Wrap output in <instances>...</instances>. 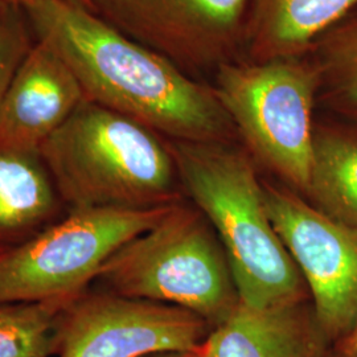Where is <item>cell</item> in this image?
<instances>
[{
  "label": "cell",
  "mask_w": 357,
  "mask_h": 357,
  "mask_svg": "<svg viewBox=\"0 0 357 357\" xmlns=\"http://www.w3.org/2000/svg\"><path fill=\"white\" fill-rule=\"evenodd\" d=\"M22 10L35 38L70 66L88 101L168 141L217 143L234 137L213 86L195 81L93 11L54 0L33 1Z\"/></svg>",
  "instance_id": "cell-1"
},
{
  "label": "cell",
  "mask_w": 357,
  "mask_h": 357,
  "mask_svg": "<svg viewBox=\"0 0 357 357\" xmlns=\"http://www.w3.org/2000/svg\"><path fill=\"white\" fill-rule=\"evenodd\" d=\"M168 144L180 185L224 248L240 301L257 307L310 301L306 282L268 216L264 183L248 151L231 142Z\"/></svg>",
  "instance_id": "cell-2"
},
{
  "label": "cell",
  "mask_w": 357,
  "mask_h": 357,
  "mask_svg": "<svg viewBox=\"0 0 357 357\" xmlns=\"http://www.w3.org/2000/svg\"><path fill=\"white\" fill-rule=\"evenodd\" d=\"M38 151L69 212L153 209L181 202L166 138L88 100Z\"/></svg>",
  "instance_id": "cell-3"
},
{
  "label": "cell",
  "mask_w": 357,
  "mask_h": 357,
  "mask_svg": "<svg viewBox=\"0 0 357 357\" xmlns=\"http://www.w3.org/2000/svg\"><path fill=\"white\" fill-rule=\"evenodd\" d=\"M97 280L110 293L191 311L212 327L240 301L215 230L181 202L112 255Z\"/></svg>",
  "instance_id": "cell-4"
},
{
  "label": "cell",
  "mask_w": 357,
  "mask_h": 357,
  "mask_svg": "<svg viewBox=\"0 0 357 357\" xmlns=\"http://www.w3.org/2000/svg\"><path fill=\"white\" fill-rule=\"evenodd\" d=\"M213 89L253 160L306 195L320 91L314 60H234L217 68Z\"/></svg>",
  "instance_id": "cell-5"
},
{
  "label": "cell",
  "mask_w": 357,
  "mask_h": 357,
  "mask_svg": "<svg viewBox=\"0 0 357 357\" xmlns=\"http://www.w3.org/2000/svg\"><path fill=\"white\" fill-rule=\"evenodd\" d=\"M174 205L69 212L33 238L0 252V305L72 303L88 291L112 255Z\"/></svg>",
  "instance_id": "cell-6"
},
{
  "label": "cell",
  "mask_w": 357,
  "mask_h": 357,
  "mask_svg": "<svg viewBox=\"0 0 357 357\" xmlns=\"http://www.w3.org/2000/svg\"><path fill=\"white\" fill-rule=\"evenodd\" d=\"M268 216L306 282L321 331L332 345L357 321V230L302 195L264 184Z\"/></svg>",
  "instance_id": "cell-7"
},
{
  "label": "cell",
  "mask_w": 357,
  "mask_h": 357,
  "mask_svg": "<svg viewBox=\"0 0 357 357\" xmlns=\"http://www.w3.org/2000/svg\"><path fill=\"white\" fill-rule=\"evenodd\" d=\"M212 326L191 311L110 293H86L56 324L54 357H146L192 352Z\"/></svg>",
  "instance_id": "cell-8"
},
{
  "label": "cell",
  "mask_w": 357,
  "mask_h": 357,
  "mask_svg": "<svg viewBox=\"0 0 357 357\" xmlns=\"http://www.w3.org/2000/svg\"><path fill=\"white\" fill-rule=\"evenodd\" d=\"M252 0H94L93 13L184 72L234 61Z\"/></svg>",
  "instance_id": "cell-9"
},
{
  "label": "cell",
  "mask_w": 357,
  "mask_h": 357,
  "mask_svg": "<svg viewBox=\"0 0 357 357\" xmlns=\"http://www.w3.org/2000/svg\"><path fill=\"white\" fill-rule=\"evenodd\" d=\"M85 100L70 66L48 44L35 38L0 110V144L40 150Z\"/></svg>",
  "instance_id": "cell-10"
},
{
  "label": "cell",
  "mask_w": 357,
  "mask_h": 357,
  "mask_svg": "<svg viewBox=\"0 0 357 357\" xmlns=\"http://www.w3.org/2000/svg\"><path fill=\"white\" fill-rule=\"evenodd\" d=\"M332 344L310 301L250 306L238 301L211 328L197 357H324Z\"/></svg>",
  "instance_id": "cell-11"
},
{
  "label": "cell",
  "mask_w": 357,
  "mask_h": 357,
  "mask_svg": "<svg viewBox=\"0 0 357 357\" xmlns=\"http://www.w3.org/2000/svg\"><path fill=\"white\" fill-rule=\"evenodd\" d=\"M68 213L40 151L0 144V250L33 238Z\"/></svg>",
  "instance_id": "cell-12"
},
{
  "label": "cell",
  "mask_w": 357,
  "mask_h": 357,
  "mask_svg": "<svg viewBox=\"0 0 357 357\" xmlns=\"http://www.w3.org/2000/svg\"><path fill=\"white\" fill-rule=\"evenodd\" d=\"M357 8V0H252L245 47L265 61L310 54L315 43Z\"/></svg>",
  "instance_id": "cell-13"
},
{
  "label": "cell",
  "mask_w": 357,
  "mask_h": 357,
  "mask_svg": "<svg viewBox=\"0 0 357 357\" xmlns=\"http://www.w3.org/2000/svg\"><path fill=\"white\" fill-rule=\"evenodd\" d=\"M307 200L357 230V125L317 122Z\"/></svg>",
  "instance_id": "cell-14"
},
{
  "label": "cell",
  "mask_w": 357,
  "mask_h": 357,
  "mask_svg": "<svg viewBox=\"0 0 357 357\" xmlns=\"http://www.w3.org/2000/svg\"><path fill=\"white\" fill-rule=\"evenodd\" d=\"M308 56L319 72V102L357 125V8L327 31Z\"/></svg>",
  "instance_id": "cell-15"
},
{
  "label": "cell",
  "mask_w": 357,
  "mask_h": 357,
  "mask_svg": "<svg viewBox=\"0 0 357 357\" xmlns=\"http://www.w3.org/2000/svg\"><path fill=\"white\" fill-rule=\"evenodd\" d=\"M66 303L0 305V357H54L56 324Z\"/></svg>",
  "instance_id": "cell-16"
},
{
  "label": "cell",
  "mask_w": 357,
  "mask_h": 357,
  "mask_svg": "<svg viewBox=\"0 0 357 357\" xmlns=\"http://www.w3.org/2000/svg\"><path fill=\"white\" fill-rule=\"evenodd\" d=\"M35 43L22 8L10 7L0 19V110L17 68Z\"/></svg>",
  "instance_id": "cell-17"
},
{
  "label": "cell",
  "mask_w": 357,
  "mask_h": 357,
  "mask_svg": "<svg viewBox=\"0 0 357 357\" xmlns=\"http://www.w3.org/2000/svg\"><path fill=\"white\" fill-rule=\"evenodd\" d=\"M7 1H8V4L11 7L23 8L26 4L33 3V1H40V0H7ZM54 1H63V3H66V4H72V6L86 8L89 11H93V3H94V0H54Z\"/></svg>",
  "instance_id": "cell-18"
},
{
  "label": "cell",
  "mask_w": 357,
  "mask_h": 357,
  "mask_svg": "<svg viewBox=\"0 0 357 357\" xmlns=\"http://www.w3.org/2000/svg\"><path fill=\"white\" fill-rule=\"evenodd\" d=\"M335 345H339V347L345 348V349L357 351V321L356 324L354 326V328L349 331V333Z\"/></svg>",
  "instance_id": "cell-19"
},
{
  "label": "cell",
  "mask_w": 357,
  "mask_h": 357,
  "mask_svg": "<svg viewBox=\"0 0 357 357\" xmlns=\"http://www.w3.org/2000/svg\"><path fill=\"white\" fill-rule=\"evenodd\" d=\"M324 357H357V351L345 349L339 345H332Z\"/></svg>",
  "instance_id": "cell-20"
},
{
  "label": "cell",
  "mask_w": 357,
  "mask_h": 357,
  "mask_svg": "<svg viewBox=\"0 0 357 357\" xmlns=\"http://www.w3.org/2000/svg\"><path fill=\"white\" fill-rule=\"evenodd\" d=\"M146 357H197V355H196V351H192V352H165V354H156V355Z\"/></svg>",
  "instance_id": "cell-21"
},
{
  "label": "cell",
  "mask_w": 357,
  "mask_h": 357,
  "mask_svg": "<svg viewBox=\"0 0 357 357\" xmlns=\"http://www.w3.org/2000/svg\"><path fill=\"white\" fill-rule=\"evenodd\" d=\"M11 6L8 4V1L7 0H0V19L3 17V15L7 13V10L10 8Z\"/></svg>",
  "instance_id": "cell-22"
},
{
  "label": "cell",
  "mask_w": 357,
  "mask_h": 357,
  "mask_svg": "<svg viewBox=\"0 0 357 357\" xmlns=\"http://www.w3.org/2000/svg\"><path fill=\"white\" fill-rule=\"evenodd\" d=\"M0 252H3V250H0Z\"/></svg>",
  "instance_id": "cell-23"
}]
</instances>
